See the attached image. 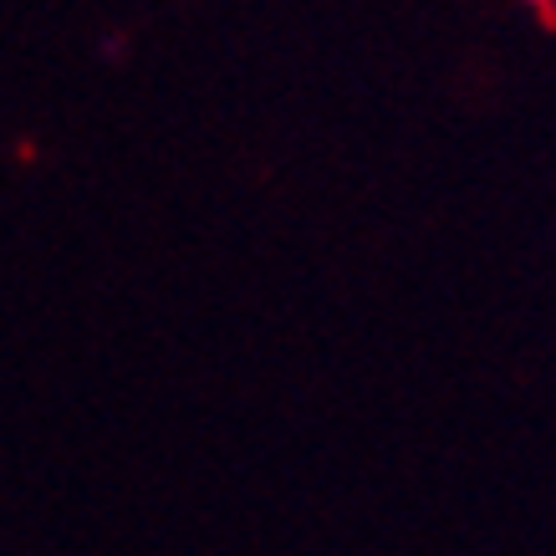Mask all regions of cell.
I'll return each instance as SVG.
<instances>
[{
  "label": "cell",
  "instance_id": "obj_1",
  "mask_svg": "<svg viewBox=\"0 0 556 556\" xmlns=\"http://www.w3.org/2000/svg\"><path fill=\"white\" fill-rule=\"evenodd\" d=\"M531 5H552V0H531Z\"/></svg>",
  "mask_w": 556,
  "mask_h": 556
}]
</instances>
